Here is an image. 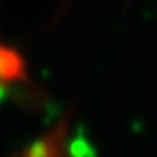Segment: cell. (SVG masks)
Returning a JSON list of instances; mask_svg holds the SVG:
<instances>
[{
	"label": "cell",
	"mask_w": 157,
	"mask_h": 157,
	"mask_svg": "<svg viewBox=\"0 0 157 157\" xmlns=\"http://www.w3.org/2000/svg\"><path fill=\"white\" fill-rule=\"evenodd\" d=\"M25 64L21 57L8 46L0 44V82H13L23 78Z\"/></svg>",
	"instance_id": "1"
}]
</instances>
